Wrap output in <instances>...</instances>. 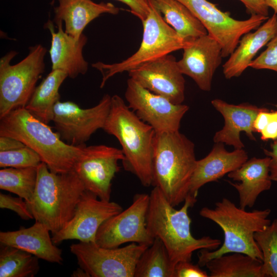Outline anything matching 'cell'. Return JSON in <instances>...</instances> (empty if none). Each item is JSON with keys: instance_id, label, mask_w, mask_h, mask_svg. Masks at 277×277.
Here are the masks:
<instances>
[{"instance_id": "obj_2", "label": "cell", "mask_w": 277, "mask_h": 277, "mask_svg": "<svg viewBox=\"0 0 277 277\" xmlns=\"http://www.w3.org/2000/svg\"><path fill=\"white\" fill-rule=\"evenodd\" d=\"M270 213V209L247 211L225 197L215 203L214 208H202L200 215L221 228L224 240L220 248L213 251L199 250L197 264L204 267L209 260L231 252L244 253L262 262V253L254 234L270 224L271 222L268 218Z\"/></svg>"}, {"instance_id": "obj_30", "label": "cell", "mask_w": 277, "mask_h": 277, "mask_svg": "<svg viewBox=\"0 0 277 277\" xmlns=\"http://www.w3.org/2000/svg\"><path fill=\"white\" fill-rule=\"evenodd\" d=\"M37 176V167L3 168L0 170V189L29 201L33 196Z\"/></svg>"}, {"instance_id": "obj_37", "label": "cell", "mask_w": 277, "mask_h": 277, "mask_svg": "<svg viewBox=\"0 0 277 277\" xmlns=\"http://www.w3.org/2000/svg\"><path fill=\"white\" fill-rule=\"evenodd\" d=\"M243 3L251 15H260L268 17L269 7L264 0H239Z\"/></svg>"}, {"instance_id": "obj_12", "label": "cell", "mask_w": 277, "mask_h": 277, "mask_svg": "<svg viewBox=\"0 0 277 277\" xmlns=\"http://www.w3.org/2000/svg\"><path fill=\"white\" fill-rule=\"evenodd\" d=\"M111 96L104 95L95 106L83 109L71 101H58L55 105L52 122L56 132L65 143L73 146L85 143L98 129H103L109 114Z\"/></svg>"}, {"instance_id": "obj_28", "label": "cell", "mask_w": 277, "mask_h": 277, "mask_svg": "<svg viewBox=\"0 0 277 277\" xmlns=\"http://www.w3.org/2000/svg\"><path fill=\"white\" fill-rule=\"evenodd\" d=\"M175 266L163 242L155 238L140 257L134 277H174Z\"/></svg>"}, {"instance_id": "obj_22", "label": "cell", "mask_w": 277, "mask_h": 277, "mask_svg": "<svg viewBox=\"0 0 277 277\" xmlns=\"http://www.w3.org/2000/svg\"><path fill=\"white\" fill-rule=\"evenodd\" d=\"M50 231L42 223L35 221L29 228L12 231H1V244L12 246L52 263H62V250L54 244Z\"/></svg>"}, {"instance_id": "obj_10", "label": "cell", "mask_w": 277, "mask_h": 277, "mask_svg": "<svg viewBox=\"0 0 277 277\" xmlns=\"http://www.w3.org/2000/svg\"><path fill=\"white\" fill-rule=\"evenodd\" d=\"M185 6L220 44L223 57L233 52L245 34L258 29L268 17L251 15L245 20H238L223 12L208 0H177Z\"/></svg>"}, {"instance_id": "obj_42", "label": "cell", "mask_w": 277, "mask_h": 277, "mask_svg": "<svg viewBox=\"0 0 277 277\" xmlns=\"http://www.w3.org/2000/svg\"><path fill=\"white\" fill-rule=\"evenodd\" d=\"M265 3L268 7H271L277 14V0H264Z\"/></svg>"}, {"instance_id": "obj_4", "label": "cell", "mask_w": 277, "mask_h": 277, "mask_svg": "<svg viewBox=\"0 0 277 277\" xmlns=\"http://www.w3.org/2000/svg\"><path fill=\"white\" fill-rule=\"evenodd\" d=\"M103 129L121 144L125 170L134 174L143 186L152 185L153 128L141 120L122 97L114 95Z\"/></svg>"}, {"instance_id": "obj_9", "label": "cell", "mask_w": 277, "mask_h": 277, "mask_svg": "<svg viewBox=\"0 0 277 277\" xmlns=\"http://www.w3.org/2000/svg\"><path fill=\"white\" fill-rule=\"evenodd\" d=\"M148 246L131 243L122 247L104 248L93 242L73 244L71 252L79 267L91 277H133L136 263Z\"/></svg>"}, {"instance_id": "obj_39", "label": "cell", "mask_w": 277, "mask_h": 277, "mask_svg": "<svg viewBox=\"0 0 277 277\" xmlns=\"http://www.w3.org/2000/svg\"><path fill=\"white\" fill-rule=\"evenodd\" d=\"M271 151L264 149L265 154L270 158V177L272 181H277V140L271 144Z\"/></svg>"}, {"instance_id": "obj_31", "label": "cell", "mask_w": 277, "mask_h": 277, "mask_svg": "<svg viewBox=\"0 0 277 277\" xmlns=\"http://www.w3.org/2000/svg\"><path fill=\"white\" fill-rule=\"evenodd\" d=\"M254 239L263 255V277H277V218L264 230L256 232Z\"/></svg>"}, {"instance_id": "obj_7", "label": "cell", "mask_w": 277, "mask_h": 277, "mask_svg": "<svg viewBox=\"0 0 277 277\" xmlns=\"http://www.w3.org/2000/svg\"><path fill=\"white\" fill-rule=\"evenodd\" d=\"M149 1L150 12L142 22V41L137 51L120 63L105 64L98 62L92 64L102 74L100 88H103L107 81L114 75L129 72L172 52L183 49L188 43L165 21L152 0Z\"/></svg>"}, {"instance_id": "obj_25", "label": "cell", "mask_w": 277, "mask_h": 277, "mask_svg": "<svg viewBox=\"0 0 277 277\" xmlns=\"http://www.w3.org/2000/svg\"><path fill=\"white\" fill-rule=\"evenodd\" d=\"M67 77L62 70H51L36 87L25 108L42 122L48 124L51 122L54 106L60 99V88Z\"/></svg>"}, {"instance_id": "obj_8", "label": "cell", "mask_w": 277, "mask_h": 277, "mask_svg": "<svg viewBox=\"0 0 277 277\" xmlns=\"http://www.w3.org/2000/svg\"><path fill=\"white\" fill-rule=\"evenodd\" d=\"M27 56L12 65L17 54L11 51L0 60V118L12 110L25 107L45 71L46 49L40 44L29 47Z\"/></svg>"}, {"instance_id": "obj_33", "label": "cell", "mask_w": 277, "mask_h": 277, "mask_svg": "<svg viewBox=\"0 0 277 277\" xmlns=\"http://www.w3.org/2000/svg\"><path fill=\"white\" fill-rule=\"evenodd\" d=\"M266 45V49L251 62L249 67L277 72V32Z\"/></svg>"}, {"instance_id": "obj_5", "label": "cell", "mask_w": 277, "mask_h": 277, "mask_svg": "<svg viewBox=\"0 0 277 277\" xmlns=\"http://www.w3.org/2000/svg\"><path fill=\"white\" fill-rule=\"evenodd\" d=\"M196 160L194 145L179 130L155 132L152 159V185L173 207L188 194Z\"/></svg>"}, {"instance_id": "obj_20", "label": "cell", "mask_w": 277, "mask_h": 277, "mask_svg": "<svg viewBox=\"0 0 277 277\" xmlns=\"http://www.w3.org/2000/svg\"><path fill=\"white\" fill-rule=\"evenodd\" d=\"M211 104L224 119L223 128L213 136L215 143L232 146L235 149H243L244 145L240 138L242 131L245 132L250 140H256L253 134V125L262 108L249 104H230L220 99L213 100Z\"/></svg>"}, {"instance_id": "obj_27", "label": "cell", "mask_w": 277, "mask_h": 277, "mask_svg": "<svg viewBox=\"0 0 277 277\" xmlns=\"http://www.w3.org/2000/svg\"><path fill=\"white\" fill-rule=\"evenodd\" d=\"M262 261L240 252H231L212 259L205 266L209 277H263Z\"/></svg>"}, {"instance_id": "obj_6", "label": "cell", "mask_w": 277, "mask_h": 277, "mask_svg": "<svg viewBox=\"0 0 277 277\" xmlns=\"http://www.w3.org/2000/svg\"><path fill=\"white\" fill-rule=\"evenodd\" d=\"M85 188L74 170L56 173L42 162L32 197L26 201L35 221L43 224L52 235L61 230L72 217Z\"/></svg>"}, {"instance_id": "obj_41", "label": "cell", "mask_w": 277, "mask_h": 277, "mask_svg": "<svg viewBox=\"0 0 277 277\" xmlns=\"http://www.w3.org/2000/svg\"><path fill=\"white\" fill-rule=\"evenodd\" d=\"M71 276L75 277H90L89 274L84 270L80 267L76 270L74 271Z\"/></svg>"}, {"instance_id": "obj_15", "label": "cell", "mask_w": 277, "mask_h": 277, "mask_svg": "<svg viewBox=\"0 0 277 277\" xmlns=\"http://www.w3.org/2000/svg\"><path fill=\"white\" fill-rule=\"evenodd\" d=\"M122 210L118 204L102 200L85 190L72 217L61 230L52 235V241L54 244L67 240L95 243L96 234L101 225Z\"/></svg>"}, {"instance_id": "obj_36", "label": "cell", "mask_w": 277, "mask_h": 277, "mask_svg": "<svg viewBox=\"0 0 277 277\" xmlns=\"http://www.w3.org/2000/svg\"><path fill=\"white\" fill-rule=\"evenodd\" d=\"M126 5L132 14L141 22L146 19L150 12L149 0H116Z\"/></svg>"}, {"instance_id": "obj_24", "label": "cell", "mask_w": 277, "mask_h": 277, "mask_svg": "<svg viewBox=\"0 0 277 277\" xmlns=\"http://www.w3.org/2000/svg\"><path fill=\"white\" fill-rule=\"evenodd\" d=\"M277 32V14L274 13L253 32L242 36L239 44L223 65V74L227 79L240 76L249 67L258 51Z\"/></svg>"}, {"instance_id": "obj_18", "label": "cell", "mask_w": 277, "mask_h": 277, "mask_svg": "<svg viewBox=\"0 0 277 277\" xmlns=\"http://www.w3.org/2000/svg\"><path fill=\"white\" fill-rule=\"evenodd\" d=\"M247 160V153L243 149L229 152L223 143H215L206 156L196 161L187 196L196 203L198 191L203 186L217 181L239 168Z\"/></svg>"}, {"instance_id": "obj_21", "label": "cell", "mask_w": 277, "mask_h": 277, "mask_svg": "<svg viewBox=\"0 0 277 277\" xmlns=\"http://www.w3.org/2000/svg\"><path fill=\"white\" fill-rule=\"evenodd\" d=\"M270 158L252 157L234 171L228 173V177L240 183L228 181L239 195L240 207L245 209L254 205L259 195L270 189L272 180L270 177Z\"/></svg>"}, {"instance_id": "obj_34", "label": "cell", "mask_w": 277, "mask_h": 277, "mask_svg": "<svg viewBox=\"0 0 277 277\" xmlns=\"http://www.w3.org/2000/svg\"><path fill=\"white\" fill-rule=\"evenodd\" d=\"M0 208L7 209L16 212L22 219H33L26 201L22 197H14L9 194L0 193Z\"/></svg>"}, {"instance_id": "obj_16", "label": "cell", "mask_w": 277, "mask_h": 277, "mask_svg": "<svg viewBox=\"0 0 277 277\" xmlns=\"http://www.w3.org/2000/svg\"><path fill=\"white\" fill-rule=\"evenodd\" d=\"M129 76L143 87L182 104L185 100V81L177 61L169 54L128 72Z\"/></svg>"}, {"instance_id": "obj_26", "label": "cell", "mask_w": 277, "mask_h": 277, "mask_svg": "<svg viewBox=\"0 0 277 277\" xmlns=\"http://www.w3.org/2000/svg\"><path fill=\"white\" fill-rule=\"evenodd\" d=\"M164 19L186 42L208 34L201 22L177 0H152Z\"/></svg>"}, {"instance_id": "obj_23", "label": "cell", "mask_w": 277, "mask_h": 277, "mask_svg": "<svg viewBox=\"0 0 277 277\" xmlns=\"http://www.w3.org/2000/svg\"><path fill=\"white\" fill-rule=\"evenodd\" d=\"M54 22H64L65 32L76 39L85 27L102 14H117L120 8L111 3H96L91 0H58Z\"/></svg>"}, {"instance_id": "obj_17", "label": "cell", "mask_w": 277, "mask_h": 277, "mask_svg": "<svg viewBox=\"0 0 277 277\" xmlns=\"http://www.w3.org/2000/svg\"><path fill=\"white\" fill-rule=\"evenodd\" d=\"M177 61L182 73L191 77L199 88L209 91L214 74L222 62L221 46L208 33L190 42Z\"/></svg>"}, {"instance_id": "obj_14", "label": "cell", "mask_w": 277, "mask_h": 277, "mask_svg": "<svg viewBox=\"0 0 277 277\" xmlns=\"http://www.w3.org/2000/svg\"><path fill=\"white\" fill-rule=\"evenodd\" d=\"M124 159L122 149L104 145L85 146L73 170L86 190L110 201L111 181L120 170L118 161Z\"/></svg>"}, {"instance_id": "obj_13", "label": "cell", "mask_w": 277, "mask_h": 277, "mask_svg": "<svg viewBox=\"0 0 277 277\" xmlns=\"http://www.w3.org/2000/svg\"><path fill=\"white\" fill-rule=\"evenodd\" d=\"M125 97L128 107L155 132L179 131L189 107L175 104L160 95L143 87L134 80H127Z\"/></svg>"}, {"instance_id": "obj_19", "label": "cell", "mask_w": 277, "mask_h": 277, "mask_svg": "<svg viewBox=\"0 0 277 277\" xmlns=\"http://www.w3.org/2000/svg\"><path fill=\"white\" fill-rule=\"evenodd\" d=\"M56 24L57 31H55L52 21H48L45 25L51 35L49 51L51 70H62L72 78L79 74H85L88 69V63L83 57V49L87 42V37L83 33L76 39L63 30L62 21Z\"/></svg>"}, {"instance_id": "obj_38", "label": "cell", "mask_w": 277, "mask_h": 277, "mask_svg": "<svg viewBox=\"0 0 277 277\" xmlns=\"http://www.w3.org/2000/svg\"><path fill=\"white\" fill-rule=\"evenodd\" d=\"M260 133L261 139L263 141L277 140V110L271 111L270 118L266 127Z\"/></svg>"}, {"instance_id": "obj_3", "label": "cell", "mask_w": 277, "mask_h": 277, "mask_svg": "<svg viewBox=\"0 0 277 277\" xmlns=\"http://www.w3.org/2000/svg\"><path fill=\"white\" fill-rule=\"evenodd\" d=\"M0 136L15 138L36 152L49 169L64 173L73 170L86 145L73 146L25 107L15 109L0 118Z\"/></svg>"}, {"instance_id": "obj_32", "label": "cell", "mask_w": 277, "mask_h": 277, "mask_svg": "<svg viewBox=\"0 0 277 277\" xmlns=\"http://www.w3.org/2000/svg\"><path fill=\"white\" fill-rule=\"evenodd\" d=\"M42 162L40 156L26 146L11 150L0 151V167L2 168L37 167Z\"/></svg>"}, {"instance_id": "obj_35", "label": "cell", "mask_w": 277, "mask_h": 277, "mask_svg": "<svg viewBox=\"0 0 277 277\" xmlns=\"http://www.w3.org/2000/svg\"><path fill=\"white\" fill-rule=\"evenodd\" d=\"M191 262H180L175 266L174 277H208L206 271Z\"/></svg>"}, {"instance_id": "obj_1", "label": "cell", "mask_w": 277, "mask_h": 277, "mask_svg": "<svg viewBox=\"0 0 277 277\" xmlns=\"http://www.w3.org/2000/svg\"><path fill=\"white\" fill-rule=\"evenodd\" d=\"M195 203L188 196L179 210L172 206L156 187L149 195L146 226L149 234L161 240L171 261L191 262L193 252L202 249L214 250L220 246V240L209 236L196 239L190 231L191 220L188 209Z\"/></svg>"}, {"instance_id": "obj_40", "label": "cell", "mask_w": 277, "mask_h": 277, "mask_svg": "<svg viewBox=\"0 0 277 277\" xmlns=\"http://www.w3.org/2000/svg\"><path fill=\"white\" fill-rule=\"evenodd\" d=\"M21 141L11 137L0 136V151H5L25 146Z\"/></svg>"}, {"instance_id": "obj_11", "label": "cell", "mask_w": 277, "mask_h": 277, "mask_svg": "<svg viewBox=\"0 0 277 277\" xmlns=\"http://www.w3.org/2000/svg\"><path fill=\"white\" fill-rule=\"evenodd\" d=\"M149 204V195L135 194L129 207L101 225L96 234L95 243L108 248L118 247L128 242L151 245L154 239L146 226Z\"/></svg>"}, {"instance_id": "obj_29", "label": "cell", "mask_w": 277, "mask_h": 277, "mask_svg": "<svg viewBox=\"0 0 277 277\" xmlns=\"http://www.w3.org/2000/svg\"><path fill=\"white\" fill-rule=\"evenodd\" d=\"M38 259L26 251L1 244L0 277H33L39 269Z\"/></svg>"}]
</instances>
